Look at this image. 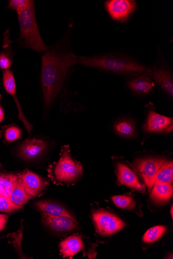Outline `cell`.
Returning a JSON list of instances; mask_svg holds the SVG:
<instances>
[{"label": "cell", "mask_w": 173, "mask_h": 259, "mask_svg": "<svg viewBox=\"0 0 173 259\" xmlns=\"http://www.w3.org/2000/svg\"><path fill=\"white\" fill-rule=\"evenodd\" d=\"M78 56L60 43L48 47L42 54L41 85L43 104L47 110L57 98L66 78L68 70L78 64Z\"/></svg>", "instance_id": "cell-1"}, {"label": "cell", "mask_w": 173, "mask_h": 259, "mask_svg": "<svg viewBox=\"0 0 173 259\" xmlns=\"http://www.w3.org/2000/svg\"><path fill=\"white\" fill-rule=\"evenodd\" d=\"M78 64L123 75H138L152 72L151 69L124 56L108 55L78 57Z\"/></svg>", "instance_id": "cell-2"}, {"label": "cell", "mask_w": 173, "mask_h": 259, "mask_svg": "<svg viewBox=\"0 0 173 259\" xmlns=\"http://www.w3.org/2000/svg\"><path fill=\"white\" fill-rule=\"evenodd\" d=\"M17 16L20 28L18 47L39 53L45 52L48 47L44 42L39 29L34 2L28 0L26 7L17 13Z\"/></svg>", "instance_id": "cell-3"}, {"label": "cell", "mask_w": 173, "mask_h": 259, "mask_svg": "<svg viewBox=\"0 0 173 259\" xmlns=\"http://www.w3.org/2000/svg\"><path fill=\"white\" fill-rule=\"evenodd\" d=\"M82 163L73 158L69 146L62 147L60 159L47 169L48 177L57 185L71 186L81 180L83 175Z\"/></svg>", "instance_id": "cell-4"}, {"label": "cell", "mask_w": 173, "mask_h": 259, "mask_svg": "<svg viewBox=\"0 0 173 259\" xmlns=\"http://www.w3.org/2000/svg\"><path fill=\"white\" fill-rule=\"evenodd\" d=\"M117 183L146 194L145 183L133 165L125 159H117L114 161Z\"/></svg>", "instance_id": "cell-5"}, {"label": "cell", "mask_w": 173, "mask_h": 259, "mask_svg": "<svg viewBox=\"0 0 173 259\" xmlns=\"http://www.w3.org/2000/svg\"><path fill=\"white\" fill-rule=\"evenodd\" d=\"M92 219L96 232L102 236H111L126 226V224L115 214L103 209L92 211Z\"/></svg>", "instance_id": "cell-6"}, {"label": "cell", "mask_w": 173, "mask_h": 259, "mask_svg": "<svg viewBox=\"0 0 173 259\" xmlns=\"http://www.w3.org/2000/svg\"><path fill=\"white\" fill-rule=\"evenodd\" d=\"M167 160L162 157H149L137 159L133 166L143 179L148 190L154 186L157 175L162 164Z\"/></svg>", "instance_id": "cell-7"}, {"label": "cell", "mask_w": 173, "mask_h": 259, "mask_svg": "<svg viewBox=\"0 0 173 259\" xmlns=\"http://www.w3.org/2000/svg\"><path fill=\"white\" fill-rule=\"evenodd\" d=\"M18 175L24 190L32 199L43 195L48 187L46 179L29 170H24Z\"/></svg>", "instance_id": "cell-8"}, {"label": "cell", "mask_w": 173, "mask_h": 259, "mask_svg": "<svg viewBox=\"0 0 173 259\" xmlns=\"http://www.w3.org/2000/svg\"><path fill=\"white\" fill-rule=\"evenodd\" d=\"M105 7L114 20L124 22L135 11L136 3L133 0H110L105 3Z\"/></svg>", "instance_id": "cell-9"}, {"label": "cell", "mask_w": 173, "mask_h": 259, "mask_svg": "<svg viewBox=\"0 0 173 259\" xmlns=\"http://www.w3.org/2000/svg\"><path fill=\"white\" fill-rule=\"evenodd\" d=\"M47 145L42 139L28 138L18 150V155L24 160L34 161L40 158L46 152Z\"/></svg>", "instance_id": "cell-10"}, {"label": "cell", "mask_w": 173, "mask_h": 259, "mask_svg": "<svg viewBox=\"0 0 173 259\" xmlns=\"http://www.w3.org/2000/svg\"><path fill=\"white\" fill-rule=\"evenodd\" d=\"M144 130L148 133H170L173 131V119L151 111L148 114Z\"/></svg>", "instance_id": "cell-11"}, {"label": "cell", "mask_w": 173, "mask_h": 259, "mask_svg": "<svg viewBox=\"0 0 173 259\" xmlns=\"http://www.w3.org/2000/svg\"><path fill=\"white\" fill-rule=\"evenodd\" d=\"M3 81L6 91L12 97L15 102L18 112L19 119L26 127L28 133H30L32 131L33 125L27 120L22 111L17 96L15 79L11 70H4Z\"/></svg>", "instance_id": "cell-12"}, {"label": "cell", "mask_w": 173, "mask_h": 259, "mask_svg": "<svg viewBox=\"0 0 173 259\" xmlns=\"http://www.w3.org/2000/svg\"><path fill=\"white\" fill-rule=\"evenodd\" d=\"M41 217L42 223L57 232H67L78 229V222L66 217L54 216L45 212H41Z\"/></svg>", "instance_id": "cell-13"}, {"label": "cell", "mask_w": 173, "mask_h": 259, "mask_svg": "<svg viewBox=\"0 0 173 259\" xmlns=\"http://www.w3.org/2000/svg\"><path fill=\"white\" fill-rule=\"evenodd\" d=\"M83 235L74 234L62 240L59 244L60 254L63 258H72L74 255L85 249Z\"/></svg>", "instance_id": "cell-14"}, {"label": "cell", "mask_w": 173, "mask_h": 259, "mask_svg": "<svg viewBox=\"0 0 173 259\" xmlns=\"http://www.w3.org/2000/svg\"><path fill=\"white\" fill-rule=\"evenodd\" d=\"M10 39V30L4 33L2 49L0 51V69L4 70L10 69L13 64L14 53Z\"/></svg>", "instance_id": "cell-15"}, {"label": "cell", "mask_w": 173, "mask_h": 259, "mask_svg": "<svg viewBox=\"0 0 173 259\" xmlns=\"http://www.w3.org/2000/svg\"><path fill=\"white\" fill-rule=\"evenodd\" d=\"M36 206L41 212H45L54 216L66 217L77 221L67 209L55 202L47 200L39 201L36 203Z\"/></svg>", "instance_id": "cell-16"}, {"label": "cell", "mask_w": 173, "mask_h": 259, "mask_svg": "<svg viewBox=\"0 0 173 259\" xmlns=\"http://www.w3.org/2000/svg\"><path fill=\"white\" fill-rule=\"evenodd\" d=\"M152 72L144 73L139 77L128 82L129 88L133 91L141 94L151 92L154 88L155 83L152 78Z\"/></svg>", "instance_id": "cell-17"}, {"label": "cell", "mask_w": 173, "mask_h": 259, "mask_svg": "<svg viewBox=\"0 0 173 259\" xmlns=\"http://www.w3.org/2000/svg\"><path fill=\"white\" fill-rule=\"evenodd\" d=\"M152 73L156 82L169 97L172 98L173 80L170 72L162 68H154Z\"/></svg>", "instance_id": "cell-18"}, {"label": "cell", "mask_w": 173, "mask_h": 259, "mask_svg": "<svg viewBox=\"0 0 173 259\" xmlns=\"http://www.w3.org/2000/svg\"><path fill=\"white\" fill-rule=\"evenodd\" d=\"M150 198L157 204H162L172 197V184H159L154 185L151 190Z\"/></svg>", "instance_id": "cell-19"}, {"label": "cell", "mask_w": 173, "mask_h": 259, "mask_svg": "<svg viewBox=\"0 0 173 259\" xmlns=\"http://www.w3.org/2000/svg\"><path fill=\"white\" fill-rule=\"evenodd\" d=\"M173 162L172 159L167 160L159 170L155 179L154 185L159 184H172Z\"/></svg>", "instance_id": "cell-20"}, {"label": "cell", "mask_w": 173, "mask_h": 259, "mask_svg": "<svg viewBox=\"0 0 173 259\" xmlns=\"http://www.w3.org/2000/svg\"><path fill=\"white\" fill-rule=\"evenodd\" d=\"M9 198L14 204L21 208L32 199L24 190L19 176L17 182Z\"/></svg>", "instance_id": "cell-21"}, {"label": "cell", "mask_w": 173, "mask_h": 259, "mask_svg": "<svg viewBox=\"0 0 173 259\" xmlns=\"http://www.w3.org/2000/svg\"><path fill=\"white\" fill-rule=\"evenodd\" d=\"M18 179V174H0V194L10 197Z\"/></svg>", "instance_id": "cell-22"}, {"label": "cell", "mask_w": 173, "mask_h": 259, "mask_svg": "<svg viewBox=\"0 0 173 259\" xmlns=\"http://www.w3.org/2000/svg\"><path fill=\"white\" fill-rule=\"evenodd\" d=\"M23 229L24 227L21 222L20 229L17 232L8 234L7 239L8 242L13 246L21 258H29V257L23 254L21 249Z\"/></svg>", "instance_id": "cell-23"}, {"label": "cell", "mask_w": 173, "mask_h": 259, "mask_svg": "<svg viewBox=\"0 0 173 259\" xmlns=\"http://www.w3.org/2000/svg\"><path fill=\"white\" fill-rule=\"evenodd\" d=\"M166 231L164 226H157L148 230L144 235L143 241L145 243L152 244L160 239Z\"/></svg>", "instance_id": "cell-24"}, {"label": "cell", "mask_w": 173, "mask_h": 259, "mask_svg": "<svg viewBox=\"0 0 173 259\" xmlns=\"http://www.w3.org/2000/svg\"><path fill=\"white\" fill-rule=\"evenodd\" d=\"M115 130L119 135L126 138H132L135 135V128L129 121H120L115 125Z\"/></svg>", "instance_id": "cell-25"}, {"label": "cell", "mask_w": 173, "mask_h": 259, "mask_svg": "<svg viewBox=\"0 0 173 259\" xmlns=\"http://www.w3.org/2000/svg\"><path fill=\"white\" fill-rule=\"evenodd\" d=\"M115 205L121 209L133 210L136 205L134 199L128 195H118L112 198Z\"/></svg>", "instance_id": "cell-26"}, {"label": "cell", "mask_w": 173, "mask_h": 259, "mask_svg": "<svg viewBox=\"0 0 173 259\" xmlns=\"http://www.w3.org/2000/svg\"><path fill=\"white\" fill-rule=\"evenodd\" d=\"M22 135V130L17 125L12 124L7 127L4 132L5 140L8 143H13L20 139Z\"/></svg>", "instance_id": "cell-27"}, {"label": "cell", "mask_w": 173, "mask_h": 259, "mask_svg": "<svg viewBox=\"0 0 173 259\" xmlns=\"http://www.w3.org/2000/svg\"><path fill=\"white\" fill-rule=\"evenodd\" d=\"M20 208L21 207L14 204L9 197L5 195L4 194H0V211L10 214Z\"/></svg>", "instance_id": "cell-28"}, {"label": "cell", "mask_w": 173, "mask_h": 259, "mask_svg": "<svg viewBox=\"0 0 173 259\" xmlns=\"http://www.w3.org/2000/svg\"><path fill=\"white\" fill-rule=\"evenodd\" d=\"M28 2V0H10L8 8L18 13L26 7Z\"/></svg>", "instance_id": "cell-29"}, {"label": "cell", "mask_w": 173, "mask_h": 259, "mask_svg": "<svg viewBox=\"0 0 173 259\" xmlns=\"http://www.w3.org/2000/svg\"><path fill=\"white\" fill-rule=\"evenodd\" d=\"M9 217L6 214H0V232L6 226Z\"/></svg>", "instance_id": "cell-30"}, {"label": "cell", "mask_w": 173, "mask_h": 259, "mask_svg": "<svg viewBox=\"0 0 173 259\" xmlns=\"http://www.w3.org/2000/svg\"><path fill=\"white\" fill-rule=\"evenodd\" d=\"M5 118V114L4 109L1 104V101H0V123H2Z\"/></svg>", "instance_id": "cell-31"}, {"label": "cell", "mask_w": 173, "mask_h": 259, "mask_svg": "<svg viewBox=\"0 0 173 259\" xmlns=\"http://www.w3.org/2000/svg\"><path fill=\"white\" fill-rule=\"evenodd\" d=\"M170 214H171V217L172 218V206H171V207Z\"/></svg>", "instance_id": "cell-32"}, {"label": "cell", "mask_w": 173, "mask_h": 259, "mask_svg": "<svg viewBox=\"0 0 173 259\" xmlns=\"http://www.w3.org/2000/svg\"><path fill=\"white\" fill-rule=\"evenodd\" d=\"M2 169H3V167L1 165H0V172H1Z\"/></svg>", "instance_id": "cell-33"}]
</instances>
